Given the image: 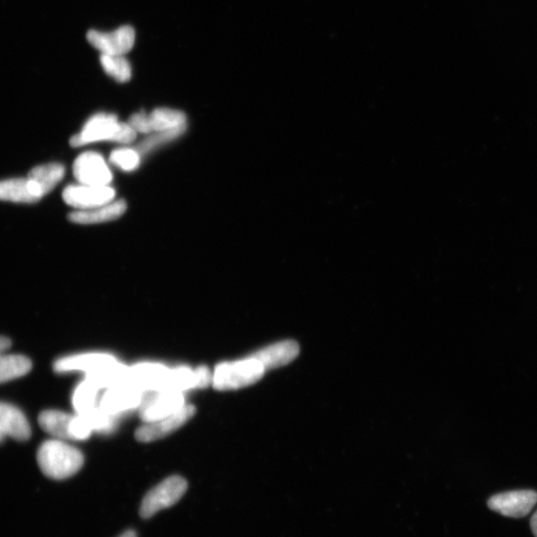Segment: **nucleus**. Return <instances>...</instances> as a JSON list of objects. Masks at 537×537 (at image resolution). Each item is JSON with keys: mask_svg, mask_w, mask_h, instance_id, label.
Wrapping results in <instances>:
<instances>
[{"mask_svg": "<svg viewBox=\"0 0 537 537\" xmlns=\"http://www.w3.org/2000/svg\"><path fill=\"white\" fill-rule=\"evenodd\" d=\"M65 175V168L60 163H48L34 168L28 173L29 187L39 201L52 191Z\"/></svg>", "mask_w": 537, "mask_h": 537, "instance_id": "nucleus-14", "label": "nucleus"}, {"mask_svg": "<svg viewBox=\"0 0 537 537\" xmlns=\"http://www.w3.org/2000/svg\"><path fill=\"white\" fill-rule=\"evenodd\" d=\"M37 462L42 473L53 480H65L81 470L84 456L61 440H49L39 448Z\"/></svg>", "mask_w": 537, "mask_h": 537, "instance_id": "nucleus-1", "label": "nucleus"}, {"mask_svg": "<svg viewBox=\"0 0 537 537\" xmlns=\"http://www.w3.org/2000/svg\"><path fill=\"white\" fill-rule=\"evenodd\" d=\"M265 369L256 359H245L224 363L215 367L212 385L220 392L236 390L259 382Z\"/></svg>", "mask_w": 537, "mask_h": 537, "instance_id": "nucleus-3", "label": "nucleus"}, {"mask_svg": "<svg viewBox=\"0 0 537 537\" xmlns=\"http://www.w3.org/2000/svg\"><path fill=\"white\" fill-rule=\"evenodd\" d=\"M32 369V360L24 356L0 354V384L23 377Z\"/></svg>", "mask_w": 537, "mask_h": 537, "instance_id": "nucleus-21", "label": "nucleus"}, {"mask_svg": "<svg viewBox=\"0 0 537 537\" xmlns=\"http://www.w3.org/2000/svg\"><path fill=\"white\" fill-rule=\"evenodd\" d=\"M531 526L534 536L537 537V511L532 517Z\"/></svg>", "mask_w": 537, "mask_h": 537, "instance_id": "nucleus-31", "label": "nucleus"}, {"mask_svg": "<svg viewBox=\"0 0 537 537\" xmlns=\"http://www.w3.org/2000/svg\"><path fill=\"white\" fill-rule=\"evenodd\" d=\"M197 409L193 405L185 404L178 412L158 420V421L145 423L135 431V439L142 443L160 440L177 431L195 415Z\"/></svg>", "mask_w": 537, "mask_h": 537, "instance_id": "nucleus-7", "label": "nucleus"}, {"mask_svg": "<svg viewBox=\"0 0 537 537\" xmlns=\"http://www.w3.org/2000/svg\"><path fill=\"white\" fill-rule=\"evenodd\" d=\"M0 433L24 442L32 437V427L17 407L0 403Z\"/></svg>", "mask_w": 537, "mask_h": 537, "instance_id": "nucleus-15", "label": "nucleus"}, {"mask_svg": "<svg viewBox=\"0 0 537 537\" xmlns=\"http://www.w3.org/2000/svg\"><path fill=\"white\" fill-rule=\"evenodd\" d=\"M73 440H86L93 432L92 427L84 414L74 416L70 426Z\"/></svg>", "mask_w": 537, "mask_h": 537, "instance_id": "nucleus-28", "label": "nucleus"}, {"mask_svg": "<svg viewBox=\"0 0 537 537\" xmlns=\"http://www.w3.org/2000/svg\"><path fill=\"white\" fill-rule=\"evenodd\" d=\"M74 178L80 184L105 187L113 181V173L103 156L95 152H87L76 159L73 164Z\"/></svg>", "mask_w": 537, "mask_h": 537, "instance_id": "nucleus-6", "label": "nucleus"}, {"mask_svg": "<svg viewBox=\"0 0 537 537\" xmlns=\"http://www.w3.org/2000/svg\"><path fill=\"white\" fill-rule=\"evenodd\" d=\"M0 200L15 203H34V197L26 179H12L0 181Z\"/></svg>", "mask_w": 537, "mask_h": 537, "instance_id": "nucleus-22", "label": "nucleus"}, {"mask_svg": "<svg viewBox=\"0 0 537 537\" xmlns=\"http://www.w3.org/2000/svg\"><path fill=\"white\" fill-rule=\"evenodd\" d=\"M64 201L79 210L93 209L114 201L116 191L109 185L72 184L62 194Z\"/></svg>", "mask_w": 537, "mask_h": 537, "instance_id": "nucleus-5", "label": "nucleus"}, {"mask_svg": "<svg viewBox=\"0 0 537 537\" xmlns=\"http://www.w3.org/2000/svg\"><path fill=\"white\" fill-rule=\"evenodd\" d=\"M198 375V388H207L212 384L213 375L207 366H199L195 369Z\"/></svg>", "mask_w": 537, "mask_h": 537, "instance_id": "nucleus-29", "label": "nucleus"}, {"mask_svg": "<svg viewBox=\"0 0 537 537\" xmlns=\"http://www.w3.org/2000/svg\"><path fill=\"white\" fill-rule=\"evenodd\" d=\"M119 537H136V533L134 531H126Z\"/></svg>", "mask_w": 537, "mask_h": 537, "instance_id": "nucleus-32", "label": "nucleus"}, {"mask_svg": "<svg viewBox=\"0 0 537 537\" xmlns=\"http://www.w3.org/2000/svg\"><path fill=\"white\" fill-rule=\"evenodd\" d=\"M143 393L140 389L129 384L109 388L101 400L100 408L116 416L140 406Z\"/></svg>", "mask_w": 537, "mask_h": 537, "instance_id": "nucleus-12", "label": "nucleus"}, {"mask_svg": "<svg viewBox=\"0 0 537 537\" xmlns=\"http://www.w3.org/2000/svg\"><path fill=\"white\" fill-rule=\"evenodd\" d=\"M536 503V492L523 490L495 495L487 502V505L495 513L520 519L529 514Z\"/></svg>", "mask_w": 537, "mask_h": 537, "instance_id": "nucleus-8", "label": "nucleus"}, {"mask_svg": "<svg viewBox=\"0 0 537 537\" xmlns=\"http://www.w3.org/2000/svg\"><path fill=\"white\" fill-rule=\"evenodd\" d=\"M74 416L58 410H46L39 415V425L43 431L62 440H73L70 426Z\"/></svg>", "mask_w": 537, "mask_h": 537, "instance_id": "nucleus-19", "label": "nucleus"}, {"mask_svg": "<svg viewBox=\"0 0 537 537\" xmlns=\"http://www.w3.org/2000/svg\"><path fill=\"white\" fill-rule=\"evenodd\" d=\"M12 347V340L5 337H0V354H5V351Z\"/></svg>", "mask_w": 537, "mask_h": 537, "instance_id": "nucleus-30", "label": "nucleus"}, {"mask_svg": "<svg viewBox=\"0 0 537 537\" xmlns=\"http://www.w3.org/2000/svg\"><path fill=\"white\" fill-rule=\"evenodd\" d=\"M188 486V482L180 476L165 478L144 497L140 511L143 519H151L155 514L177 504Z\"/></svg>", "mask_w": 537, "mask_h": 537, "instance_id": "nucleus-4", "label": "nucleus"}, {"mask_svg": "<svg viewBox=\"0 0 537 537\" xmlns=\"http://www.w3.org/2000/svg\"><path fill=\"white\" fill-rule=\"evenodd\" d=\"M110 162L125 171H133L140 167L141 154L135 149H116L111 153Z\"/></svg>", "mask_w": 537, "mask_h": 537, "instance_id": "nucleus-27", "label": "nucleus"}, {"mask_svg": "<svg viewBox=\"0 0 537 537\" xmlns=\"http://www.w3.org/2000/svg\"><path fill=\"white\" fill-rule=\"evenodd\" d=\"M171 369L160 364L144 363L129 369L128 384L141 392H162L167 389Z\"/></svg>", "mask_w": 537, "mask_h": 537, "instance_id": "nucleus-11", "label": "nucleus"}, {"mask_svg": "<svg viewBox=\"0 0 537 537\" xmlns=\"http://www.w3.org/2000/svg\"><path fill=\"white\" fill-rule=\"evenodd\" d=\"M101 65L104 71L120 83L129 82L132 78V67L124 55L101 54Z\"/></svg>", "mask_w": 537, "mask_h": 537, "instance_id": "nucleus-23", "label": "nucleus"}, {"mask_svg": "<svg viewBox=\"0 0 537 537\" xmlns=\"http://www.w3.org/2000/svg\"><path fill=\"white\" fill-rule=\"evenodd\" d=\"M99 387L85 378L79 385L77 386L73 394V406L78 414L90 412L96 408V400Z\"/></svg>", "mask_w": 537, "mask_h": 537, "instance_id": "nucleus-24", "label": "nucleus"}, {"mask_svg": "<svg viewBox=\"0 0 537 537\" xmlns=\"http://www.w3.org/2000/svg\"><path fill=\"white\" fill-rule=\"evenodd\" d=\"M87 39L102 54L125 55L134 47L135 32L132 26L125 25L107 33L90 31Z\"/></svg>", "mask_w": 537, "mask_h": 537, "instance_id": "nucleus-9", "label": "nucleus"}, {"mask_svg": "<svg viewBox=\"0 0 537 537\" xmlns=\"http://www.w3.org/2000/svg\"><path fill=\"white\" fill-rule=\"evenodd\" d=\"M130 367L121 365L118 360L104 366L94 371L90 375H86V378L91 380L100 389L112 388L128 384Z\"/></svg>", "mask_w": 537, "mask_h": 537, "instance_id": "nucleus-18", "label": "nucleus"}, {"mask_svg": "<svg viewBox=\"0 0 537 537\" xmlns=\"http://www.w3.org/2000/svg\"><path fill=\"white\" fill-rule=\"evenodd\" d=\"M136 139V132L129 123H121L113 114H97L88 121L82 132L70 140L73 148L88 144L110 141L120 144H132Z\"/></svg>", "mask_w": 537, "mask_h": 537, "instance_id": "nucleus-2", "label": "nucleus"}, {"mask_svg": "<svg viewBox=\"0 0 537 537\" xmlns=\"http://www.w3.org/2000/svg\"><path fill=\"white\" fill-rule=\"evenodd\" d=\"M126 210L124 200L112 201L102 207L88 210H77L69 214V220L77 224H97L118 219Z\"/></svg>", "mask_w": 537, "mask_h": 537, "instance_id": "nucleus-17", "label": "nucleus"}, {"mask_svg": "<svg viewBox=\"0 0 537 537\" xmlns=\"http://www.w3.org/2000/svg\"><path fill=\"white\" fill-rule=\"evenodd\" d=\"M5 436L2 433H0V443H3L5 440Z\"/></svg>", "mask_w": 537, "mask_h": 537, "instance_id": "nucleus-33", "label": "nucleus"}, {"mask_svg": "<svg viewBox=\"0 0 537 537\" xmlns=\"http://www.w3.org/2000/svg\"><path fill=\"white\" fill-rule=\"evenodd\" d=\"M150 134L187 128V116L183 112L159 107L148 115Z\"/></svg>", "mask_w": 537, "mask_h": 537, "instance_id": "nucleus-20", "label": "nucleus"}, {"mask_svg": "<svg viewBox=\"0 0 537 537\" xmlns=\"http://www.w3.org/2000/svg\"><path fill=\"white\" fill-rule=\"evenodd\" d=\"M184 405V397L181 392H174V390L155 392L143 403L141 418L145 423L158 421L178 412Z\"/></svg>", "mask_w": 537, "mask_h": 537, "instance_id": "nucleus-10", "label": "nucleus"}, {"mask_svg": "<svg viewBox=\"0 0 537 537\" xmlns=\"http://www.w3.org/2000/svg\"><path fill=\"white\" fill-rule=\"evenodd\" d=\"M192 388H198V375L195 370L189 367H179L171 369L167 389L174 392H184Z\"/></svg>", "mask_w": 537, "mask_h": 537, "instance_id": "nucleus-26", "label": "nucleus"}, {"mask_svg": "<svg viewBox=\"0 0 537 537\" xmlns=\"http://www.w3.org/2000/svg\"><path fill=\"white\" fill-rule=\"evenodd\" d=\"M300 354V347L296 341L285 340L264 347L253 354L251 358L259 361L265 370L287 366Z\"/></svg>", "mask_w": 537, "mask_h": 537, "instance_id": "nucleus-13", "label": "nucleus"}, {"mask_svg": "<svg viewBox=\"0 0 537 537\" xmlns=\"http://www.w3.org/2000/svg\"><path fill=\"white\" fill-rule=\"evenodd\" d=\"M185 131H187V128L153 133L151 135L146 136V138L138 145H136L135 150L138 151L141 155L149 153L153 150L161 148V146L165 144H169L179 139L180 136L185 133Z\"/></svg>", "mask_w": 537, "mask_h": 537, "instance_id": "nucleus-25", "label": "nucleus"}, {"mask_svg": "<svg viewBox=\"0 0 537 537\" xmlns=\"http://www.w3.org/2000/svg\"><path fill=\"white\" fill-rule=\"evenodd\" d=\"M114 360L116 358L107 354L75 355L58 359L54 364V370L58 374L76 370L84 371L86 375H90Z\"/></svg>", "mask_w": 537, "mask_h": 537, "instance_id": "nucleus-16", "label": "nucleus"}]
</instances>
